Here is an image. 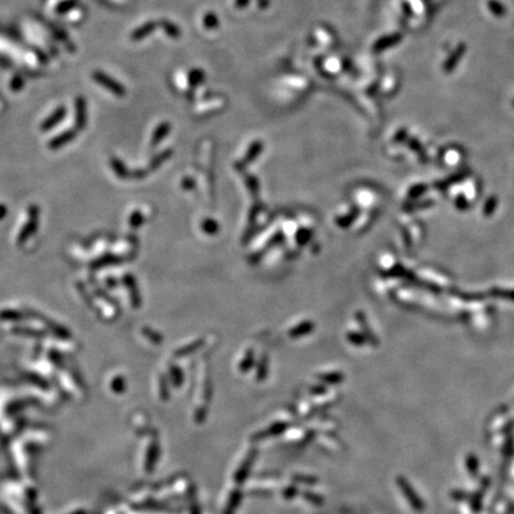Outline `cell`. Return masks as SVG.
Returning a JSON list of instances; mask_svg holds the SVG:
<instances>
[{"label": "cell", "mask_w": 514, "mask_h": 514, "mask_svg": "<svg viewBox=\"0 0 514 514\" xmlns=\"http://www.w3.org/2000/svg\"><path fill=\"white\" fill-rule=\"evenodd\" d=\"M92 76L94 81L98 82L99 85H102L103 87L109 89L110 92H112L113 94H116L117 97H123L125 94V88L123 86H121L118 81H116V80L111 78L110 75L105 74V73L97 71L93 73Z\"/></svg>", "instance_id": "1"}, {"label": "cell", "mask_w": 514, "mask_h": 514, "mask_svg": "<svg viewBox=\"0 0 514 514\" xmlns=\"http://www.w3.org/2000/svg\"><path fill=\"white\" fill-rule=\"evenodd\" d=\"M87 121V103L82 97L75 99V125L78 128H83Z\"/></svg>", "instance_id": "2"}, {"label": "cell", "mask_w": 514, "mask_h": 514, "mask_svg": "<svg viewBox=\"0 0 514 514\" xmlns=\"http://www.w3.org/2000/svg\"><path fill=\"white\" fill-rule=\"evenodd\" d=\"M66 114H67V110H66V107L65 106L58 107V109H56L53 113H51L50 117H48L47 119L42 123V130L47 131V130H50V128H53L54 126H56V125L66 117Z\"/></svg>", "instance_id": "3"}, {"label": "cell", "mask_w": 514, "mask_h": 514, "mask_svg": "<svg viewBox=\"0 0 514 514\" xmlns=\"http://www.w3.org/2000/svg\"><path fill=\"white\" fill-rule=\"evenodd\" d=\"M74 137H75L74 131L73 130L66 131V133H62L61 135H58V136L53 138V140L50 141L49 147L51 149H58V148L63 147L65 144H67L68 142H71Z\"/></svg>", "instance_id": "4"}, {"label": "cell", "mask_w": 514, "mask_h": 514, "mask_svg": "<svg viewBox=\"0 0 514 514\" xmlns=\"http://www.w3.org/2000/svg\"><path fill=\"white\" fill-rule=\"evenodd\" d=\"M313 329V325L311 324V323H303L301 325L297 326V328H294L293 330H291V336L292 337H299L301 335H306L307 332H310L311 330Z\"/></svg>", "instance_id": "5"}, {"label": "cell", "mask_w": 514, "mask_h": 514, "mask_svg": "<svg viewBox=\"0 0 514 514\" xmlns=\"http://www.w3.org/2000/svg\"><path fill=\"white\" fill-rule=\"evenodd\" d=\"M152 26H154L152 24H147V25L140 27V29L136 30L133 34V40L137 41V40H141V38H143L144 36H147V35L152 30Z\"/></svg>", "instance_id": "6"}, {"label": "cell", "mask_w": 514, "mask_h": 514, "mask_svg": "<svg viewBox=\"0 0 514 514\" xmlns=\"http://www.w3.org/2000/svg\"><path fill=\"white\" fill-rule=\"evenodd\" d=\"M76 0H66V2H62L61 4L57 5L56 8V12L57 13H65L69 11V10L74 8V6L76 5Z\"/></svg>", "instance_id": "7"}, {"label": "cell", "mask_w": 514, "mask_h": 514, "mask_svg": "<svg viewBox=\"0 0 514 514\" xmlns=\"http://www.w3.org/2000/svg\"><path fill=\"white\" fill-rule=\"evenodd\" d=\"M23 83H24V82H23L22 76L16 75L15 78L12 79V81H11V86H10V87H11L12 91L17 92V91H19V89H22V87H23Z\"/></svg>", "instance_id": "8"}, {"label": "cell", "mask_w": 514, "mask_h": 514, "mask_svg": "<svg viewBox=\"0 0 514 514\" xmlns=\"http://www.w3.org/2000/svg\"><path fill=\"white\" fill-rule=\"evenodd\" d=\"M203 228H204V230L207 232V234H214V232H217V230H218L217 224L214 223L213 220L205 221L204 225H203Z\"/></svg>", "instance_id": "9"}, {"label": "cell", "mask_w": 514, "mask_h": 514, "mask_svg": "<svg viewBox=\"0 0 514 514\" xmlns=\"http://www.w3.org/2000/svg\"><path fill=\"white\" fill-rule=\"evenodd\" d=\"M310 238V232L307 231H300L298 235V239L300 243H306Z\"/></svg>", "instance_id": "10"}, {"label": "cell", "mask_w": 514, "mask_h": 514, "mask_svg": "<svg viewBox=\"0 0 514 514\" xmlns=\"http://www.w3.org/2000/svg\"><path fill=\"white\" fill-rule=\"evenodd\" d=\"M157 135L154 137V143H157V142L161 140V137H163V135H165V128H159V130H157V133H156Z\"/></svg>", "instance_id": "11"}]
</instances>
